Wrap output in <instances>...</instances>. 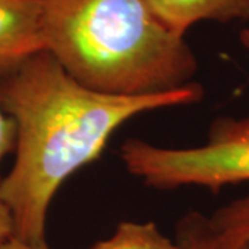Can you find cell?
I'll use <instances>...</instances> for the list:
<instances>
[{"label":"cell","mask_w":249,"mask_h":249,"mask_svg":"<svg viewBox=\"0 0 249 249\" xmlns=\"http://www.w3.org/2000/svg\"><path fill=\"white\" fill-rule=\"evenodd\" d=\"M121 158L130 175L158 190L202 187L219 191L249 181V116H223L209 127L208 140L193 148L160 147L129 139Z\"/></svg>","instance_id":"obj_3"},{"label":"cell","mask_w":249,"mask_h":249,"mask_svg":"<svg viewBox=\"0 0 249 249\" xmlns=\"http://www.w3.org/2000/svg\"><path fill=\"white\" fill-rule=\"evenodd\" d=\"M176 242L180 249H249V240H230L217 232L208 216L191 212L178 224Z\"/></svg>","instance_id":"obj_7"},{"label":"cell","mask_w":249,"mask_h":249,"mask_svg":"<svg viewBox=\"0 0 249 249\" xmlns=\"http://www.w3.org/2000/svg\"><path fill=\"white\" fill-rule=\"evenodd\" d=\"M198 83L145 96H116L83 86L49 52L0 72L1 106L16 126V160L0 178V198L14 219V238L46 244V222L60 187L96 160L109 137L134 116L188 106Z\"/></svg>","instance_id":"obj_1"},{"label":"cell","mask_w":249,"mask_h":249,"mask_svg":"<svg viewBox=\"0 0 249 249\" xmlns=\"http://www.w3.org/2000/svg\"><path fill=\"white\" fill-rule=\"evenodd\" d=\"M43 0H0V72L45 50Z\"/></svg>","instance_id":"obj_4"},{"label":"cell","mask_w":249,"mask_h":249,"mask_svg":"<svg viewBox=\"0 0 249 249\" xmlns=\"http://www.w3.org/2000/svg\"><path fill=\"white\" fill-rule=\"evenodd\" d=\"M14 145H16V126L13 119L4 112L0 98V163L7 154L14 151Z\"/></svg>","instance_id":"obj_9"},{"label":"cell","mask_w":249,"mask_h":249,"mask_svg":"<svg viewBox=\"0 0 249 249\" xmlns=\"http://www.w3.org/2000/svg\"><path fill=\"white\" fill-rule=\"evenodd\" d=\"M89 249H180L176 241L163 235L152 222H122L115 232Z\"/></svg>","instance_id":"obj_6"},{"label":"cell","mask_w":249,"mask_h":249,"mask_svg":"<svg viewBox=\"0 0 249 249\" xmlns=\"http://www.w3.org/2000/svg\"><path fill=\"white\" fill-rule=\"evenodd\" d=\"M45 50L83 86L116 96L165 93L193 83L198 61L186 36L147 0H43Z\"/></svg>","instance_id":"obj_2"},{"label":"cell","mask_w":249,"mask_h":249,"mask_svg":"<svg viewBox=\"0 0 249 249\" xmlns=\"http://www.w3.org/2000/svg\"><path fill=\"white\" fill-rule=\"evenodd\" d=\"M241 39V43L245 46L247 49L249 50V29H245V31H242V34L240 36Z\"/></svg>","instance_id":"obj_12"},{"label":"cell","mask_w":249,"mask_h":249,"mask_svg":"<svg viewBox=\"0 0 249 249\" xmlns=\"http://www.w3.org/2000/svg\"><path fill=\"white\" fill-rule=\"evenodd\" d=\"M154 14L178 36L199 22L249 19V0H147Z\"/></svg>","instance_id":"obj_5"},{"label":"cell","mask_w":249,"mask_h":249,"mask_svg":"<svg viewBox=\"0 0 249 249\" xmlns=\"http://www.w3.org/2000/svg\"><path fill=\"white\" fill-rule=\"evenodd\" d=\"M208 220L216 231L230 240H249V191L216 209Z\"/></svg>","instance_id":"obj_8"},{"label":"cell","mask_w":249,"mask_h":249,"mask_svg":"<svg viewBox=\"0 0 249 249\" xmlns=\"http://www.w3.org/2000/svg\"><path fill=\"white\" fill-rule=\"evenodd\" d=\"M14 237V219L9 206L0 198V245Z\"/></svg>","instance_id":"obj_10"},{"label":"cell","mask_w":249,"mask_h":249,"mask_svg":"<svg viewBox=\"0 0 249 249\" xmlns=\"http://www.w3.org/2000/svg\"><path fill=\"white\" fill-rule=\"evenodd\" d=\"M0 249H50L47 242L46 244H29L25 241L17 240V238H10L6 242L0 245Z\"/></svg>","instance_id":"obj_11"}]
</instances>
